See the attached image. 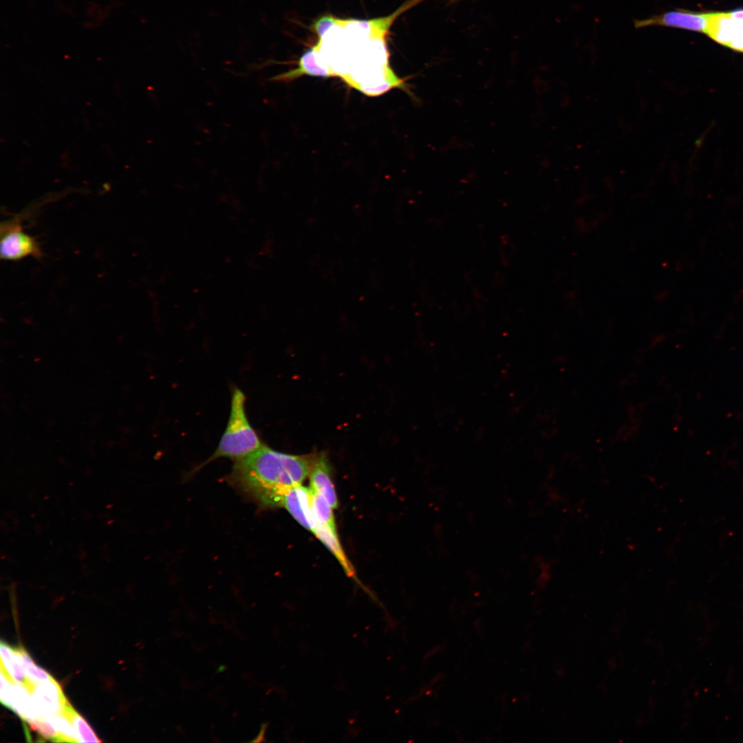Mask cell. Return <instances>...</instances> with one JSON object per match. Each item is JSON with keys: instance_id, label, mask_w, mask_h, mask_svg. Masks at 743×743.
Here are the masks:
<instances>
[{"instance_id": "cell-1", "label": "cell", "mask_w": 743, "mask_h": 743, "mask_svg": "<svg viewBox=\"0 0 743 743\" xmlns=\"http://www.w3.org/2000/svg\"><path fill=\"white\" fill-rule=\"evenodd\" d=\"M318 454H288L264 444L250 455L234 461L226 480L259 508L279 507L284 493L309 477Z\"/></svg>"}, {"instance_id": "cell-2", "label": "cell", "mask_w": 743, "mask_h": 743, "mask_svg": "<svg viewBox=\"0 0 743 743\" xmlns=\"http://www.w3.org/2000/svg\"><path fill=\"white\" fill-rule=\"evenodd\" d=\"M246 401L244 393L234 387L228 420L217 447L204 462L195 469L196 471L219 458H229L233 462L241 460L264 445L247 417Z\"/></svg>"}, {"instance_id": "cell-3", "label": "cell", "mask_w": 743, "mask_h": 743, "mask_svg": "<svg viewBox=\"0 0 743 743\" xmlns=\"http://www.w3.org/2000/svg\"><path fill=\"white\" fill-rule=\"evenodd\" d=\"M22 220L16 217L1 224V259L19 261L27 257L40 259L43 252L36 239L23 230Z\"/></svg>"}, {"instance_id": "cell-4", "label": "cell", "mask_w": 743, "mask_h": 743, "mask_svg": "<svg viewBox=\"0 0 743 743\" xmlns=\"http://www.w3.org/2000/svg\"><path fill=\"white\" fill-rule=\"evenodd\" d=\"M705 34L720 45L743 52V9L710 12Z\"/></svg>"}, {"instance_id": "cell-5", "label": "cell", "mask_w": 743, "mask_h": 743, "mask_svg": "<svg viewBox=\"0 0 743 743\" xmlns=\"http://www.w3.org/2000/svg\"><path fill=\"white\" fill-rule=\"evenodd\" d=\"M710 18V12H699L683 9H677L651 16L649 18L634 20V27L637 29L652 26H662L680 28L704 33L707 31Z\"/></svg>"}, {"instance_id": "cell-6", "label": "cell", "mask_w": 743, "mask_h": 743, "mask_svg": "<svg viewBox=\"0 0 743 743\" xmlns=\"http://www.w3.org/2000/svg\"><path fill=\"white\" fill-rule=\"evenodd\" d=\"M279 507H283L302 526L312 532L317 522L312 509V490L301 484L288 489L282 496Z\"/></svg>"}, {"instance_id": "cell-7", "label": "cell", "mask_w": 743, "mask_h": 743, "mask_svg": "<svg viewBox=\"0 0 743 743\" xmlns=\"http://www.w3.org/2000/svg\"><path fill=\"white\" fill-rule=\"evenodd\" d=\"M303 75L332 77L330 69L320 59L316 45L306 50L300 57L297 67L272 78L274 80L288 82Z\"/></svg>"}, {"instance_id": "cell-8", "label": "cell", "mask_w": 743, "mask_h": 743, "mask_svg": "<svg viewBox=\"0 0 743 743\" xmlns=\"http://www.w3.org/2000/svg\"><path fill=\"white\" fill-rule=\"evenodd\" d=\"M311 488L323 495L333 508L338 507V499L326 457L319 453L309 475Z\"/></svg>"}, {"instance_id": "cell-9", "label": "cell", "mask_w": 743, "mask_h": 743, "mask_svg": "<svg viewBox=\"0 0 743 743\" xmlns=\"http://www.w3.org/2000/svg\"><path fill=\"white\" fill-rule=\"evenodd\" d=\"M33 699L39 711L45 713H61L67 700L58 683L54 679L43 682L34 689Z\"/></svg>"}, {"instance_id": "cell-10", "label": "cell", "mask_w": 743, "mask_h": 743, "mask_svg": "<svg viewBox=\"0 0 743 743\" xmlns=\"http://www.w3.org/2000/svg\"><path fill=\"white\" fill-rule=\"evenodd\" d=\"M313 533L334 554L346 574L355 577V571L342 548L336 530L317 524Z\"/></svg>"}, {"instance_id": "cell-11", "label": "cell", "mask_w": 743, "mask_h": 743, "mask_svg": "<svg viewBox=\"0 0 743 743\" xmlns=\"http://www.w3.org/2000/svg\"><path fill=\"white\" fill-rule=\"evenodd\" d=\"M61 714L67 719L72 725L76 734L78 742H100L87 721L73 708L67 700L63 704Z\"/></svg>"}, {"instance_id": "cell-12", "label": "cell", "mask_w": 743, "mask_h": 743, "mask_svg": "<svg viewBox=\"0 0 743 743\" xmlns=\"http://www.w3.org/2000/svg\"><path fill=\"white\" fill-rule=\"evenodd\" d=\"M311 490L312 509L317 524L336 530L333 508L323 495Z\"/></svg>"}, {"instance_id": "cell-13", "label": "cell", "mask_w": 743, "mask_h": 743, "mask_svg": "<svg viewBox=\"0 0 743 743\" xmlns=\"http://www.w3.org/2000/svg\"><path fill=\"white\" fill-rule=\"evenodd\" d=\"M19 657L28 678L36 685L52 679L50 674L40 668L32 660L27 652L21 647L12 648Z\"/></svg>"}, {"instance_id": "cell-14", "label": "cell", "mask_w": 743, "mask_h": 743, "mask_svg": "<svg viewBox=\"0 0 743 743\" xmlns=\"http://www.w3.org/2000/svg\"><path fill=\"white\" fill-rule=\"evenodd\" d=\"M336 17L328 14L319 18L312 25V29L319 39L322 38L325 34L334 26Z\"/></svg>"}, {"instance_id": "cell-15", "label": "cell", "mask_w": 743, "mask_h": 743, "mask_svg": "<svg viewBox=\"0 0 743 743\" xmlns=\"http://www.w3.org/2000/svg\"><path fill=\"white\" fill-rule=\"evenodd\" d=\"M458 1H460V0H450V2L453 3V2H457Z\"/></svg>"}]
</instances>
